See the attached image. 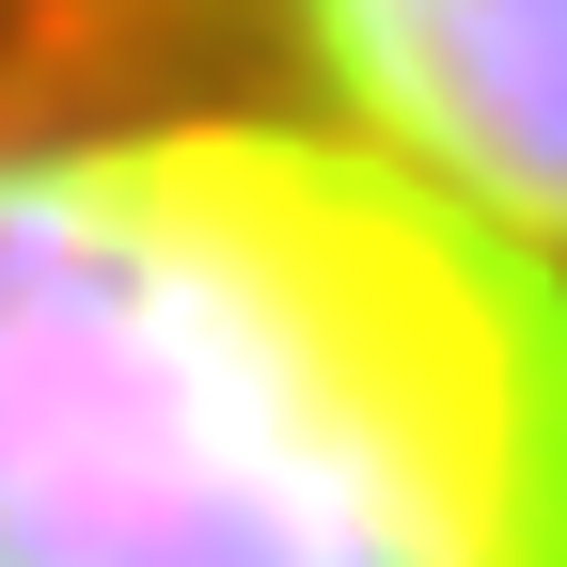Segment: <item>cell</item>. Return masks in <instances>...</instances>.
I'll use <instances>...</instances> for the list:
<instances>
[{
    "label": "cell",
    "instance_id": "cell-2",
    "mask_svg": "<svg viewBox=\"0 0 567 567\" xmlns=\"http://www.w3.org/2000/svg\"><path fill=\"white\" fill-rule=\"evenodd\" d=\"M268 17L331 111L567 237V0H268Z\"/></svg>",
    "mask_w": 567,
    "mask_h": 567
},
{
    "label": "cell",
    "instance_id": "cell-1",
    "mask_svg": "<svg viewBox=\"0 0 567 567\" xmlns=\"http://www.w3.org/2000/svg\"><path fill=\"white\" fill-rule=\"evenodd\" d=\"M0 567H567V237L363 111H0Z\"/></svg>",
    "mask_w": 567,
    "mask_h": 567
}]
</instances>
